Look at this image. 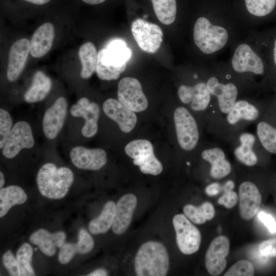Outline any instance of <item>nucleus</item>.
Wrapping results in <instances>:
<instances>
[{
  "instance_id": "25",
  "label": "nucleus",
  "mask_w": 276,
  "mask_h": 276,
  "mask_svg": "<svg viewBox=\"0 0 276 276\" xmlns=\"http://www.w3.org/2000/svg\"><path fill=\"white\" fill-rule=\"evenodd\" d=\"M51 79L43 72L35 73L31 87L24 94V99L28 103H34L44 99L51 90Z\"/></svg>"
},
{
  "instance_id": "30",
  "label": "nucleus",
  "mask_w": 276,
  "mask_h": 276,
  "mask_svg": "<svg viewBox=\"0 0 276 276\" xmlns=\"http://www.w3.org/2000/svg\"><path fill=\"white\" fill-rule=\"evenodd\" d=\"M79 56L82 66L81 77L83 79L89 78L97 67L98 53L95 45L90 42L82 44L79 50Z\"/></svg>"
},
{
  "instance_id": "47",
  "label": "nucleus",
  "mask_w": 276,
  "mask_h": 276,
  "mask_svg": "<svg viewBox=\"0 0 276 276\" xmlns=\"http://www.w3.org/2000/svg\"><path fill=\"white\" fill-rule=\"evenodd\" d=\"M84 3L89 5H97L104 2L105 0H82Z\"/></svg>"
},
{
  "instance_id": "6",
  "label": "nucleus",
  "mask_w": 276,
  "mask_h": 276,
  "mask_svg": "<svg viewBox=\"0 0 276 276\" xmlns=\"http://www.w3.org/2000/svg\"><path fill=\"white\" fill-rule=\"evenodd\" d=\"M173 224L180 251L185 255L196 252L199 248L201 236L198 229L183 214L175 215Z\"/></svg>"
},
{
  "instance_id": "15",
  "label": "nucleus",
  "mask_w": 276,
  "mask_h": 276,
  "mask_svg": "<svg viewBox=\"0 0 276 276\" xmlns=\"http://www.w3.org/2000/svg\"><path fill=\"white\" fill-rule=\"evenodd\" d=\"M239 212L242 219H251L257 213L262 197L257 187L248 181L242 182L239 188Z\"/></svg>"
},
{
  "instance_id": "5",
  "label": "nucleus",
  "mask_w": 276,
  "mask_h": 276,
  "mask_svg": "<svg viewBox=\"0 0 276 276\" xmlns=\"http://www.w3.org/2000/svg\"><path fill=\"white\" fill-rule=\"evenodd\" d=\"M174 121L179 146L186 151L193 150L197 145L199 136L194 118L185 107H179L174 111Z\"/></svg>"
},
{
  "instance_id": "1",
  "label": "nucleus",
  "mask_w": 276,
  "mask_h": 276,
  "mask_svg": "<svg viewBox=\"0 0 276 276\" xmlns=\"http://www.w3.org/2000/svg\"><path fill=\"white\" fill-rule=\"evenodd\" d=\"M134 264L138 276L166 275L169 267L168 251L159 242H146L139 248Z\"/></svg>"
},
{
  "instance_id": "39",
  "label": "nucleus",
  "mask_w": 276,
  "mask_h": 276,
  "mask_svg": "<svg viewBox=\"0 0 276 276\" xmlns=\"http://www.w3.org/2000/svg\"><path fill=\"white\" fill-rule=\"evenodd\" d=\"M258 249L264 257H276V238L263 241L259 245Z\"/></svg>"
},
{
  "instance_id": "19",
  "label": "nucleus",
  "mask_w": 276,
  "mask_h": 276,
  "mask_svg": "<svg viewBox=\"0 0 276 276\" xmlns=\"http://www.w3.org/2000/svg\"><path fill=\"white\" fill-rule=\"evenodd\" d=\"M137 204V198L132 194L121 197L116 204V213L112 225L113 232L117 235L124 233L131 221Z\"/></svg>"
},
{
  "instance_id": "34",
  "label": "nucleus",
  "mask_w": 276,
  "mask_h": 276,
  "mask_svg": "<svg viewBox=\"0 0 276 276\" xmlns=\"http://www.w3.org/2000/svg\"><path fill=\"white\" fill-rule=\"evenodd\" d=\"M246 8L251 14L263 17L270 14L276 6V0H245Z\"/></svg>"
},
{
  "instance_id": "49",
  "label": "nucleus",
  "mask_w": 276,
  "mask_h": 276,
  "mask_svg": "<svg viewBox=\"0 0 276 276\" xmlns=\"http://www.w3.org/2000/svg\"><path fill=\"white\" fill-rule=\"evenodd\" d=\"M5 183L4 176L2 172H0V188H2Z\"/></svg>"
},
{
  "instance_id": "29",
  "label": "nucleus",
  "mask_w": 276,
  "mask_h": 276,
  "mask_svg": "<svg viewBox=\"0 0 276 276\" xmlns=\"http://www.w3.org/2000/svg\"><path fill=\"white\" fill-rule=\"evenodd\" d=\"M258 109L246 100H239L235 102L227 115V122L234 125L240 120L252 121L259 116Z\"/></svg>"
},
{
  "instance_id": "9",
  "label": "nucleus",
  "mask_w": 276,
  "mask_h": 276,
  "mask_svg": "<svg viewBox=\"0 0 276 276\" xmlns=\"http://www.w3.org/2000/svg\"><path fill=\"white\" fill-rule=\"evenodd\" d=\"M34 144V140L30 125L26 121H19L13 126L2 152L5 157L12 158L21 150L31 148Z\"/></svg>"
},
{
  "instance_id": "13",
  "label": "nucleus",
  "mask_w": 276,
  "mask_h": 276,
  "mask_svg": "<svg viewBox=\"0 0 276 276\" xmlns=\"http://www.w3.org/2000/svg\"><path fill=\"white\" fill-rule=\"evenodd\" d=\"M71 160L75 166L84 170H98L107 162L105 151L102 149H88L75 147L70 152Z\"/></svg>"
},
{
  "instance_id": "43",
  "label": "nucleus",
  "mask_w": 276,
  "mask_h": 276,
  "mask_svg": "<svg viewBox=\"0 0 276 276\" xmlns=\"http://www.w3.org/2000/svg\"><path fill=\"white\" fill-rule=\"evenodd\" d=\"M222 190L221 187L218 183H213L208 186L205 192L209 196H214L218 194Z\"/></svg>"
},
{
  "instance_id": "16",
  "label": "nucleus",
  "mask_w": 276,
  "mask_h": 276,
  "mask_svg": "<svg viewBox=\"0 0 276 276\" xmlns=\"http://www.w3.org/2000/svg\"><path fill=\"white\" fill-rule=\"evenodd\" d=\"M105 114L117 123L122 131L130 132L135 127L137 117L134 111L123 105L119 100L110 98L103 104Z\"/></svg>"
},
{
  "instance_id": "38",
  "label": "nucleus",
  "mask_w": 276,
  "mask_h": 276,
  "mask_svg": "<svg viewBox=\"0 0 276 276\" xmlns=\"http://www.w3.org/2000/svg\"><path fill=\"white\" fill-rule=\"evenodd\" d=\"M183 212L184 215L195 224H202L206 221L199 206L187 204L184 206Z\"/></svg>"
},
{
  "instance_id": "36",
  "label": "nucleus",
  "mask_w": 276,
  "mask_h": 276,
  "mask_svg": "<svg viewBox=\"0 0 276 276\" xmlns=\"http://www.w3.org/2000/svg\"><path fill=\"white\" fill-rule=\"evenodd\" d=\"M254 274L252 264L247 260L239 261L225 272L224 276H252Z\"/></svg>"
},
{
  "instance_id": "33",
  "label": "nucleus",
  "mask_w": 276,
  "mask_h": 276,
  "mask_svg": "<svg viewBox=\"0 0 276 276\" xmlns=\"http://www.w3.org/2000/svg\"><path fill=\"white\" fill-rule=\"evenodd\" d=\"M33 251L28 243H24L18 249L16 259L22 276L35 275V272L31 265Z\"/></svg>"
},
{
  "instance_id": "41",
  "label": "nucleus",
  "mask_w": 276,
  "mask_h": 276,
  "mask_svg": "<svg viewBox=\"0 0 276 276\" xmlns=\"http://www.w3.org/2000/svg\"><path fill=\"white\" fill-rule=\"evenodd\" d=\"M258 217L270 233L276 232V221L270 215L261 212L258 214Z\"/></svg>"
},
{
  "instance_id": "2",
  "label": "nucleus",
  "mask_w": 276,
  "mask_h": 276,
  "mask_svg": "<svg viewBox=\"0 0 276 276\" xmlns=\"http://www.w3.org/2000/svg\"><path fill=\"white\" fill-rule=\"evenodd\" d=\"M74 178L73 173L68 168H57L53 163H46L39 170L36 181L43 196L60 199L67 194Z\"/></svg>"
},
{
  "instance_id": "18",
  "label": "nucleus",
  "mask_w": 276,
  "mask_h": 276,
  "mask_svg": "<svg viewBox=\"0 0 276 276\" xmlns=\"http://www.w3.org/2000/svg\"><path fill=\"white\" fill-rule=\"evenodd\" d=\"M30 52V42L27 38L19 39L12 45L7 71L9 81H14L18 78L24 68Z\"/></svg>"
},
{
  "instance_id": "24",
  "label": "nucleus",
  "mask_w": 276,
  "mask_h": 276,
  "mask_svg": "<svg viewBox=\"0 0 276 276\" xmlns=\"http://www.w3.org/2000/svg\"><path fill=\"white\" fill-rule=\"evenodd\" d=\"M201 157L211 164L210 175L213 178L221 179L230 173L231 165L221 149L215 147L204 150Z\"/></svg>"
},
{
  "instance_id": "3",
  "label": "nucleus",
  "mask_w": 276,
  "mask_h": 276,
  "mask_svg": "<svg viewBox=\"0 0 276 276\" xmlns=\"http://www.w3.org/2000/svg\"><path fill=\"white\" fill-rule=\"evenodd\" d=\"M226 30L219 26H215L204 17L196 21L193 29L195 44L203 53L210 54L223 48L228 40Z\"/></svg>"
},
{
  "instance_id": "10",
  "label": "nucleus",
  "mask_w": 276,
  "mask_h": 276,
  "mask_svg": "<svg viewBox=\"0 0 276 276\" xmlns=\"http://www.w3.org/2000/svg\"><path fill=\"white\" fill-rule=\"evenodd\" d=\"M229 249V241L225 236L215 238L210 243L205 257L208 271L212 275H218L224 270L227 264L226 257Z\"/></svg>"
},
{
  "instance_id": "31",
  "label": "nucleus",
  "mask_w": 276,
  "mask_h": 276,
  "mask_svg": "<svg viewBox=\"0 0 276 276\" xmlns=\"http://www.w3.org/2000/svg\"><path fill=\"white\" fill-rule=\"evenodd\" d=\"M154 13L162 24L169 25L175 20L177 7L176 0H151Z\"/></svg>"
},
{
  "instance_id": "8",
  "label": "nucleus",
  "mask_w": 276,
  "mask_h": 276,
  "mask_svg": "<svg viewBox=\"0 0 276 276\" xmlns=\"http://www.w3.org/2000/svg\"><path fill=\"white\" fill-rule=\"evenodd\" d=\"M118 98L123 105L134 112L143 111L148 106L141 83L134 78L126 77L120 80L118 85Z\"/></svg>"
},
{
  "instance_id": "26",
  "label": "nucleus",
  "mask_w": 276,
  "mask_h": 276,
  "mask_svg": "<svg viewBox=\"0 0 276 276\" xmlns=\"http://www.w3.org/2000/svg\"><path fill=\"white\" fill-rule=\"evenodd\" d=\"M27 200V195L20 187L12 185L0 190V217H4L14 205Z\"/></svg>"
},
{
  "instance_id": "42",
  "label": "nucleus",
  "mask_w": 276,
  "mask_h": 276,
  "mask_svg": "<svg viewBox=\"0 0 276 276\" xmlns=\"http://www.w3.org/2000/svg\"><path fill=\"white\" fill-rule=\"evenodd\" d=\"M199 208L206 220H210L214 218L215 211L210 202H205L200 205Z\"/></svg>"
},
{
  "instance_id": "22",
  "label": "nucleus",
  "mask_w": 276,
  "mask_h": 276,
  "mask_svg": "<svg viewBox=\"0 0 276 276\" xmlns=\"http://www.w3.org/2000/svg\"><path fill=\"white\" fill-rule=\"evenodd\" d=\"M94 245V240L91 235L85 229L81 228L79 231L77 243H65L61 247L58 254V261L62 264H66L70 262L77 253L84 254L90 251Z\"/></svg>"
},
{
  "instance_id": "44",
  "label": "nucleus",
  "mask_w": 276,
  "mask_h": 276,
  "mask_svg": "<svg viewBox=\"0 0 276 276\" xmlns=\"http://www.w3.org/2000/svg\"><path fill=\"white\" fill-rule=\"evenodd\" d=\"M108 275V273L106 270L102 268H99L95 270L93 272L89 273L87 275L88 276H106Z\"/></svg>"
},
{
  "instance_id": "40",
  "label": "nucleus",
  "mask_w": 276,
  "mask_h": 276,
  "mask_svg": "<svg viewBox=\"0 0 276 276\" xmlns=\"http://www.w3.org/2000/svg\"><path fill=\"white\" fill-rule=\"evenodd\" d=\"M238 200L237 193L232 191L224 192L218 201L219 204L222 205L227 209H231L236 205Z\"/></svg>"
},
{
  "instance_id": "37",
  "label": "nucleus",
  "mask_w": 276,
  "mask_h": 276,
  "mask_svg": "<svg viewBox=\"0 0 276 276\" xmlns=\"http://www.w3.org/2000/svg\"><path fill=\"white\" fill-rule=\"evenodd\" d=\"M3 264L11 275H22L16 258L10 250H7L3 256Z\"/></svg>"
},
{
  "instance_id": "11",
  "label": "nucleus",
  "mask_w": 276,
  "mask_h": 276,
  "mask_svg": "<svg viewBox=\"0 0 276 276\" xmlns=\"http://www.w3.org/2000/svg\"><path fill=\"white\" fill-rule=\"evenodd\" d=\"M232 66L238 73L251 72L262 75L264 65L261 58L246 43H241L236 49L232 59Z\"/></svg>"
},
{
  "instance_id": "7",
  "label": "nucleus",
  "mask_w": 276,
  "mask_h": 276,
  "mask_svg": "<svg viewBox=\"0 0 276 276\" xmlns=\"http://www.w3.org/2000/svg\"><path fill=\"white\" fill-rule=\"evenodd\" d=\"M131 30L135 40L143 51L155 53L158 50L163 37V31L159 26L137 18L132 22Z\"/></svg>"
},
{
  "instance_id": "20",
  "label": "nucleus",
  "mask_w": 276,
  "mask_h": 276,
  "mask_svg": "<svg viewBox=\"0 0 276 276\" xmlns=\"http://www.w3.org/2000/svg\"><path fill=\"white\" fill-rule=\"evenodd\" d=\"M208 89L211 95L217 98L220 111L227 114L236 102L238 89L232 83H220L215 77L209 79L206 83Z\"/></svg>"
},
{
  "instance_id": "4",
  "label": "nucleus",
  "mask_w": 276,
  "mask_h": 276,
  "mask_svg": "<svg viewBox=\"0 0 276 276\" xmlns=\"http://www.w3.org/2000/svg\"><path fill=\"white\" fill-rule=\"evenodd\" d=\"M127 155L133 159L135 165L147 174L157 175L163 171V166L156 157L151 142L145 139L131 141L125 147Z\"/></svg>"
},
{
  "instance_id": "35",
  "label": "nucleus",
  "mask_w": 276,
  "mask_h": 276,
  "mask_svg": "<svg viewBox=\"0 0 276 276\" xmlns=\"http://www.w3.org/2000/svg\"><path fill=\"white\" fill-rule=\"evenodd\" d=\"M12 120L6 110L0 109V148L5 145L12 128Z\"/></svg>"
},
{
  "instance_id": "32",
  "label": "nucleus",
  "mask_w": 276,
  "mask_h": 276,
  "mask_svg": "<svg viewBox=\"0 0 276 276\" xmlns=\"http://www.w3.org/2000/svg\"><path fill=\"white\" fill-rule=\"evenodd\" d=\"M257 133L263 147L268 152L276 153V128L261 122L257 126Z\"/></svg>"
},
{
  "instance_id": "46",
  "label": "nucleus",
  "mask_w": 276,
  "mask_h": 276,
  "mask_svg": "<svg viewBox=\"0 0 276 276\" xmlns=\"http://www.w3.org/2000/svg\"><path fill=\"white\" fill-rule=\"evenodd\" d=\"M24 1L31 3L33 4L41 5H44L48 3L51 0H24Z\"/></svg>"
},
{
  "instance_id": "12",
  "label": "nucleus",
  "mask_w": 276,
  "mask_h": 276,
  "mask_svg": "<svg viewBox=\"0 0 276 276\" xmlns=\"http://www.w3.org/2000/svg\"><path fill=\"white\" fill-rule=\"evenodd\" d=\"M71 114L75 117H82L85 123L82 129V134L86 137L95 135L98 131V121L100 116V108L95 102L83 97L70 109Z\"/></svg>"
},
{
  "instance_id": "21",
  "label": "nucleus",
  "mask_w": 276,
  "mask_h": 276,
  "mask_svg": "<svg viewBox=\"0 0 276 276\" xmlns=\"http://www.w3.org/2000/svg\"><path fill=\"white\" fill-rule=\"evenodd\" d=\"M65 234L62 231L50 233L45 229L41 228L34 232L30 237V241L36 245L40 251L48 257L53 256L56 248H61L65 243Z\"/></svg>"
},
{
  "instance_id": "17",
  "label": "nucleus",
  "mask_w": 276,
  "mask_h": 276,
  "mask_svg": "<svg viewBox=\"0 0 276 276\" xmlns=\"http://www.w3.org/2000/svg\"><path fill=\"white\" fill-rule=\"evenodd\" d=\"M177 95L183 103H191L192 109L196 111L205 110L211 100V94L206 83L203 82L198 83L192 86L181 85L178 89Z\"/></svg>"
},
{
  "instance_id": "28",
  "label": "nucleus",
  "mask_w": 276,
  "mask_h": 276,
  "mask_svg": "<svg viewBox=\"0 0 276 276\" xmlns=\"http://www.w3.org/2000/svg\"><path fill=\"white\" fill-rule=\"evenodd\" d=\"M239 140L240 145L234 150L235 157L246 166H254L258 162V157L253 149L256 140L255 136L250 133H243Z\"/></svg>"
},
{
  "instance_id": "14",
  "label": "nucleus",
  "mask_w": 276,
  "mask_h": 276,
  "mask_svg": "<svg viewBox=\"0 0 276 276\" xmlns=\"http://www.w3.org/2000/svg\"><path fill=\"white\" fill-rule=\"evenodd\" d=\"M67 114V102L58 98L45 112L42 120L43 131L49 139H55L62 129Z\"/></svg>"
},
{
  "instance_id": "48",
  "label": "nucleus",
  "mask_w": 276,
  "mask_h": 276,
  "mask_svg": "<svg viewBox=\"0 0 276 276\" xmlns=\"http://www.w3.org/2000/svg\"><path fill=\"white\" fill-rule=\"evenodd\" d=\"M273 59L274 65L276 66V38L273 42Z\"/></svg>"
},
{
  "instance_id": "23",
  "label": "nucleus",
  "mask_w": 276,
  "mask_h": 276,
  "mask_svg": "<svg viewBox=\"0 0 276 276\" xmlns=\"http://www.w3.org/2000/svg\"><path fill=\"white\" fill-rule=\"evenodd\" d=\"M55 36L54 28L45 22L34 32L30 41V53L35 58L44 56L52 48Z\"/></svg>"
},
{
  "instance_id": "45",
  "label": "nucleus",
  "mask_w": 276,
  "mask_h": 276,
  "mask_svg": "<svg viewBox=\"0 0 276 276\" xmlns=\"http://www.w3.org/2000/svg\"><path fill=\"white\" fill-rule=\"evenodd\" d=\"M234 187V183L232 181H228L226 182L225 185L222 187V190L224 191V192H227L232 191Z\"/></svg>"
},
{
  "instance_id": "27",
  "label": "nucleus",
  "mask_w": 276,
  "mask_h": 276,
  "mask_svg": "<svg viewBox=\"0 0 276 276\" xmlns=\"http://www.w3.org/2000/svg\"><path fill=\"white\" fill-rule=\"evenodd\" d=\"M116 213V204L112 201H107L97 217L91 220L88 228L93 235L107 232L112 226Z\"/></svg>"
}]
</instances>
